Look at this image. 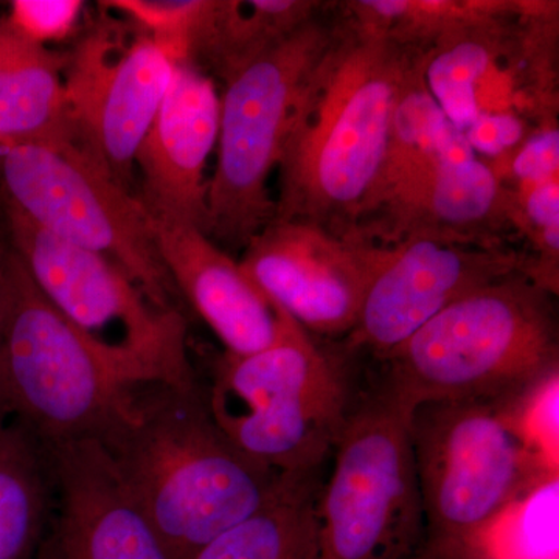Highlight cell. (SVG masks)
<instances>
[{"label":"cell","instance_id":"cell-1","mask_svg":"<svg viewBox=\"0 0 559 559\" xmlns=\"http://www.w3.org/2000/svg\"><path fill=\"white\" fill-rule=\"evenodd\" d=\"M425 55L349 16L337 24L280 157L274 219L311 221L340 235L355 231L380 178L395 110L423 75Z\"/></svg>","mask_w":559,"mask_h":559},{"label":"cell","instance_id":"cell-2","mask_svg":"<svg viewBox=\"0 0 559 559\" xmlns=\"http://www.w3.org/2000/svg\"><path fill=\"white\" fill-rule=\"evenodd\" d=\"M173 559H190L277 491L286 473L249 457L213 419L200 384H142L100 441Z\"/></svg>","mask_w":559,"mask_h":559},{"label":"cell","instance_id":"cell-3","mask_svg":"<svg viewBox=\"0 0 559 559\" xmlns=\"http://www.w3.org/2000/svg\"><path fill=\"white\" fill-rule=\"evenodd\" d=\"M550 294L525 272L471 290L382 359V385L411 412L520 395L558 369Z\"/></svg>","mask_w":559,"mask_h":559},{"label":"cell","instance_id":"cell-4","mask_svg":"<svg viewBox=\"0 0 559 559\" xmlns=\"http://www.w3.org/2000/svg\"><path fill=\"white\" fill-rule=\"evenodd\" d=\"M513 399L432 401L411 412L425 514L423 559H479L485 530L549 474L522 441Z\"/></svg>","mask_w":559,"mask_h":559},{"label":"cell","instance_id":"cell-5","mask_svg":"<svg viewBox=\"0 0 559 559\" xmlns=\"http://www.w3.org/2000/svg\"><path fill=\"white\" fill-rule=\"evenodd\" d=\"M204 395L231 443L280 473L320 468L358 400L341 358L290 318L271 347L224 353Z\"/></svg>","mask_w":559,"mask_h":559},{"label":"cell","instance_id":"cell-6","mask_svg":"<svg viewBox=\"0 0 559 559\" xmlns=\"http://www.w3.org/2000/svg\"><path fill=\"white\" fill-rule=\"evenodd\" d=\"M3 322L0 403L43 447L103 441L131 390L72 323L39 293L16 253L0 248Z\"/></svg>","mask_w":559,"mask_h":559},{"label":"cell","instance_id":"cell-7","mask_svg":"<svg viewBox=\"0 0 559 559\" xmlns=\"http://www.w3.org/2000/svg\"><path fill=\"white\" fill-rule=\"evenodd\" d=\"M7 245L39 293L130 385L198 384L182 311L160 310L112 261L53 237L2 200Z\"/></svg>","mask_w":559,"mask_h":559},{"label":"cell","instance_id":"cell-8","mask_svg":"<svg viewBox=\"0 0 559 559\" xmlns=\"http://www.w3.org/2000/svg\"><path fill=\"white\" fill-rule=\"evenodd\" d=\"M336 27L316 14L224 80L218 162L207 200V237L216 245L245 249L274 219L267 183Z\"/></svg>","mask_w":559,"mask_h":559},{"label":"cell","instance_id":"cell-9","mask_svg":"<svg viewBox=\"0 0 559 559\" xmlns=\"http://www.w3.org/2000/svg\"><path fill=\"white\" fill-rule=\"evenodd\" d=\"M411 411L384 385L356 400L318 502L319 559H423Z\"/></svg>","mask_w":559,"mask_h":559},{"label":"cell","instance_id":"cell-10","mask_svg":"<svg viewBox=\"0 0 559 559\" xmlns=\"http://www.w3.org/2000/svg\"><path fill=\"white\" fill-rule=\"evenodd\" d=\"M0 164L3 201L53 237L116 263L160 310L182 311L148 210L83 140L2 146Z\"/></svg>","mask_w":559,"mask_h":559},{"label":"cell","instance_id":"cell-11","mask_svg":"<svg viewBox=\"0 0 559 559\" xmlns=\"http://www.w3.org/2000/svg\"><path fill=\"white\" fill-rule=\"evenodd\" d=\"M533 270L535 260L503 238L421 231L378 245L373 277L345 344L384 359L452 301L516 272L533 278Z\"/></svg>","mask_w":559,"mask_h":559},{"label":"cell","instance_id":"cell-12","mask_svg":"<svg viewBox=\"0 0 559 559\" xmlns=\"http://www.w3.org/2000/svg\"><path fill=\"white\" fill-rule=\"evenodd\" d=\"M173 69L164 50L120 14L117 20L102 17L66 55V98L73 123L84 145L127 190Z\"/></svg>","mask_w":559,"mask_h":559},{"label":"cell","instance_id":"cell-13","mask_svg":"<svg viewBox=\"0 0 559 559\" xmlns=\"http://www.w3.org/2000/svg\"><path fill=\"white\" fill-rule=\"evenodd\" d=\"M377 242L304 219H274L248 242L241 270L308 334L347 337L377 263Z\"/></svg>","mask_w":559,"mask_h":559},{"label":"cell","instance_id":"cell-14","mask_svg":"<svg viewBox=\"0 0 559 559\" xmlns=\"http://www.w3.org/2000/svg\"><path fill=\"white\" fill-rule=\"evenodd\" d=\"M513 216V191L452 128L436 156L371 202L353 235L377 245L421 231L502 238Z\"/></svg>","mask_w":559,"mask_h":559},{"label":"cell","instance_id":"cell-15","mask_svg":"<svg viewBox=\"0 0 559 559\" xmlns=\"http://www.w3.org/2000/svg\"><path fill=\"white\" fill-rule=\"evenodd\" d=\"M44 450L55 502L44 559H173L100 441Z\"/></svg>","mask_w":559,"mask_h":559},{"label":"cell","instance_id":"cell-16","mask_svg":"<svg viewBox=\"0 0 559 559\" xmlns=\"http://www.w3.org/2000/svg\"><path fill=\"white\" fill-rule=\"evenodd\" d=\"M221 95L215 81L193 62L173 69L159 112L140 146L138 194L153 218L191 224L207 235L205 168L218 143Z\"/></svg>","mask_w":559,"mask_h":559},{"label":"cell","instance_id":"cell-17","mask_svg":"<svg viewBox=\"0 0 559 559\" xmlns=\"http://www.w3.org/2000/svg\"><path fill=\"white\" fill-rule=\"evenodd\" d=\"M151 226L180 299L207 323L227 355H250L283 336L289 316L274 307L240 263L204 231L153 216Z\"/></svg>","mask_w":559,"mask_h":559},{"label":"cell","instance_id":"cell-18","mask_svg":"<svg viewBox=\"0 0 559 559\" xmlns=\"http://www.w3.org/2000/svg\"><path fill=\"white\" fill-rule=\"evenodd\" d=\"M66 55L22 36L0 16V146L81 140L66 98Z\"/></svg>","mask_w":559,"mask_h":559},{"label":"cell","instance_id":"cell-19","mask_svg":"<svg viewBox=\"0 0 559 559\" xmlns=\"http://www.w3.org/2000/svg\"><path fill=\"white\" fill-rule=\"evenodd\" d=\"M320 468L286 473L255 513L221 533L190 559H319Z\"/></svg>","mask_w":559,"mask_h":559},{"label":"cell","instance_id":"cell-20","mask_svg":"<svg viewBox=\"0 0 559 559\" xmlns=\"http://www.w3.org/2000/svg\"><path fill=\"white\" fill-rule=\"evenodd\" d=\"M46 450L20 423L0 425V559H32L51 516Z\"/></svg>","mask_w":559,"mask_h":559},{"label":"cell","instance_id":"cell-21","mask_svg":"<svg viewBox=\"0 0 559 559\" xmlns=\"http://www.w3.org/2000/svg\"><path fill=\"white\" fill-rule=\"evenodd\" d=\"M319 9V2L304 0H213L191 51V62L226 80L261 51L307 24Z\"/></svg>","mask_w":559,"mask_h":559},{"label":"cell","instance_id":"cell-22","mask_svg":"<svg viewBox=\"0 0 559 559\" xmlns=\"http://www.w3.org/2000/svg\"><path fill=\"white\" fill-rule=\"evenodd\" d=\"M507 20L463 28L426 50L423 68L426 90L459 131L465 130L480 114L477 90L503 51V22Z\"/></svg>","mask_w":559,"mask_h":559},{"label":"cell","instance_id":"cell-23","mask_svg":"<svg viewBox=\"0 0 559 559\" xmlns=\"http://www.w3.org/2000/svg\"><path fill=\"white\" fill-rule=\"evenodd\" d=\"M347 5L360 27L418 49L473 25L521 16L528 9V2L502 0H360Z\"/></svg>","mask_w":559,"mask_h":559},{"label":"cell","instance_id":"cell-24","mask_svg":"<svg viewBox=\"0 0 559 559\" xmlns=\"http://www.w3.org/2000/svg\"><path fill=\"white\" fill-rule=\"evenodd\" d=\"M559 476L540 481L488 525L479 559H558Z\"/></svg>","mask_w":559,"mask_h":559},{"label":"cell","instance_id":"cell-25","mask_svg":"<svg viewBox=\"0 0 559 559\" xmlns=\"http://www.w3.org/2000/svg\"><path fill=\"white\" fill-rule=\"evenodd\" d=\"M212 0H110L103 2L142 28L173 64L190 62L191 49Z\"/></svg>","mask_w":559,"mask_h":559},{"label":"cell","instance_id":"cell-26","mask_svg":"<svg viewBox=\"0 0 559 559\" xmlns=\"http://www.w3.org/2000/svg\"><path fill=\"white\" fill-rule=\"evenodd\" d=\"M513 418L527 450L549 474H559V370L513 399Z\"/></svg>","mask_w":559,"mask_h":559},{"label":"cell","instance_id":"cell-27","mask_svg":"<svg viewBox=\"0 0 559 559\" xmlns=\"http://www.w3.org/2000/svg\"><path fill=\"white\" fill-rule=\"evenodd\" d=\"M83 10L81 0H14L7 17L22 36L46 46L68 39L79 27Z\"/></svg>","mask_w":559,"mask_h":559},{"label":"cell","instance_id":"cell-28","mask_svg":"<svg viewBox=\"0 0 559 559\" xmlns=\"http://www.w3.org/2000/svg\"><path fill=\"white\" fill-rule=\"evenodd\" d=\"M511 173L520 186L559 179V131L554 123L544 124L518 150L511 160Z\"/></svg>","mask_w":559,"mask_h":559},{"label":"cell","instance_id":"cell-29","mask_svg":"<svg viewBox=\"0 0 559 559\" xmlns=\"http://www.w3.org/2000/svg\"><path fill=\"white\" fill-rule=\"evenodd\" d=\"M462 132L474 153L500 157L524 139L525 127L513 112H480Z\"/></svg>","mask_w":559,"mask_h":559},{"label":"cell","instance_id":"cell-30","mask_svg":"<svg viewBox=\"0 0 559 559\" xmlns=\"http://www.w3.org/2000/svg\"><path fill=\"white\" fill-rule=\"evenodd\" d=\"M2 248V246H0ZM2 322H3V274L2 261H0V344H2ZM7 421L5 414H3L2 403H0V425Z\"/></svg>","mask_w":559,"mask_h":559},{"label":"cell","instance_id":"cell-31","mask_svg":"<svg viewBox=\"0 0 559 559\" xmlns=\"http://www.w3.org/2000/svg\"><path fill=\"white\" fill-rule=\"evenodd\" d=\"M0 151H2V146H0Z\"/></svg>","mask_w":559,"mask_h":559}]
</instances>
